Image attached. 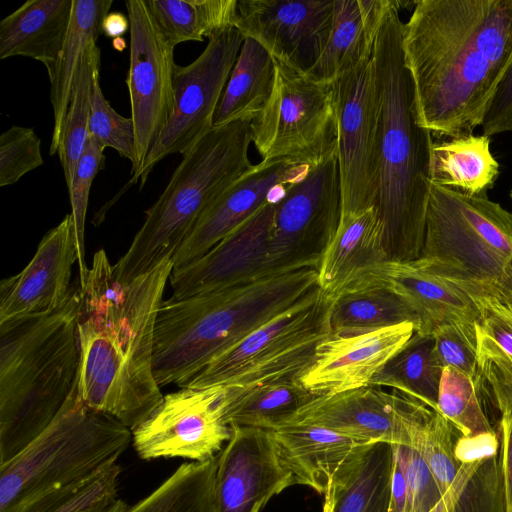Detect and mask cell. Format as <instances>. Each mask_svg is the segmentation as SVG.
Masks as SVG:
<instances>
[{"label":"cell","instance_id":"cell-44","mask_svg":"<svg viewBox=\"0 0 512 512\" xmlns=\"http://www.w3.org/2000/svg\"><path fill=\"white\" fill-rule=\"evenodd\" d=\"M43 164L41 140L33 128L12 126L0 136V186L15 184Z\"/></svg>","mask_w":512,"mask_h":512},{"label":"cell","instance_id":"cell-46","mask_svg":"<svg viewBox=\"0 0 512 512\" xmlns=\"http://www.w3.org/2000/svg\"><path fill=\"white\" fill-rule=\"evenodd\" d=\"M472 298L479 311L477 336L490 343L512 368V295Z\"/></svg>","mask_w":512,"mask_h":512},{"label":"cell","instance_id":"cell-37","mask_svg":"<svg viewBox=\"0 0 512 512\" xmlns=\"http://www.w3.org/2000/svg\"><path fill=\"white\" fill-rule=\"evenodd\" d=\"M453 426L439 412L433 411L419 430L414 449L428 465L442 499L457 507L469 481L482 464H461L455 457Z\"/></svg>","mask_w":512,"mask_h":512},{"label":"cell","instance_id":"cell-34","mask_svg":"<svg viewBox=\"0 0 512 512\" xmlns=\"http://www.w3.org/2000/svg\"><path fill=\"white\" fill-rule=\"evenodd\" d=\"M443 368L432 334L414 332L410 340L374 376L370 385L391 387L437 411Z\"/></svg>","mask_w":512,"mask_h":512},{"label":"cell","instance_id":"cell-50","mask_svg":"<svg viewBox=\"0 0 512 512\" xmlns=\"http://www.w3.org/2000/svg\"><path fill=\"white\" fill-rule=\"evenodd\" d=\"M127 508V503L118 497L104 512H125Z\"/></svg>","mask_w":512,"mask_h":512},{"label":"cell","instance_id":"cell-27","mask_svg":"<svg viewBox=\"0 0 512 512\" xmlns=\"http://www.w3.org/2000/svg\"><path fill=\"white\" fill-rule=\"evenodd\" d=\"M281 458L296 485L324 495L342 465L365 444L334 431L307 424H290L271 430Z\"/></svg>","mask_w":512,"mask_h":512},{"label":"cell","instance_id":"cell-23","mask_svg":"<svg viewBox=\"0 0 512 512\" xmlns=\"http://www.w3.org/2000/svg\"><path fill=\"white\" fill-rule=\"evenodd\" d=\"M358 277L386 287L398 295L415 314V332L418 333L431 334L445 323L477 321L479 317L474 299L465 290L429 271L419 259L385 261L368 268L355 278Z\"/></svg>","mask_w":512,"mask_h":512},{"label":"cell","instance_id":"cell-32","mask_svg":"<svg viewBox=\"0 0 512 512\" xmlns=\"http://www.w3.org/2000/svg\"><path fill=\"white\" fill-rule=\"evenodd\" d=\"M314 396L299 380L225 387V417L230 426L275 430Z\"/></svg>","mask_w":512,"mask_h":512},{"label":"cell","instance_id":"cell-14","mask_svg":"<svg viewBox=\"0 0 512 512\" xmlns=\"http://www.w3.org/2000/svg\"><path fill=\"white\" fill-rule=\"evenodd\" d=\"M225 387H183L161 403L132 431V444L144 460L216 457L231 437L225 417Z\"/></svg>","mask_w":512,"mask_h":512},{"label":"cell","instance_id":"cell-48","mask_svg":"<svg viewBox=\"0 0 512 512\" xmlns=\"http://www.w3.org/2000/svg\"><path fill=\"white\" fill-rule=\"evenodd\" d=\"M499 448L495 432L479 434L473 437L461 436L454 445V454L461 464H483L493 458Z\"/></svg>","mask_w":512,"mask_h":512},{"label":"cell","instance_id":"cell-38","mask_svg":"<svg viewBox=\"0 0 512 512\" xmlns=\"http://www.w3.org/2000/svg\"><path fill=\"white\" fill-rule=\"evenodd\" d=\"M99 70L100 49L94 42L87 48L77 69L57 153L68 189L89 138L92 86Z\"/></svg>","mask_w":512,"mask_h":512},{"label":"cell","instance_id":"cell-49","mask_svg":"<svg viewBox=\"0 0 512 512\" xmlns=\"http://www.w3.org/2000/svg\"><path fill=\"white\" fill-rule=\"evenodd\" d=\"M130 29L129 18L120 12H109L102 26V33L111 38H119Z\"/></svg>","mask_w":512,"mask_h":512},{"label":"cell","instance_id":"cell-11","mask_svg":"<svg viewBox=\"0 0 512 512\" xmlns=\"http://www.w3.org/2000/svg\"><path fill=\"white\" fill-rule=\"evenodd\" d=\"M338 119L342 216L375 207L381 174V109L375 68L364 60L332 82Z\"/></svg>","mask_w":512,"mask_h":512},{"label":"cell","instance_id":"cell-29","mask_svg":"<svg viewBox=\"0 0 512 512\" xmlns=\"http://www.w3.org/2000/svg\"><path fill=\"white\" fill-rule=\"evenodd\" d=\"M112 0H74L69 31L60 56L48 74L54 125L50 155L58 153L74 78L87 48L97 42Z\"/></svg>","mask_w":512,"mask_h":512},{"label":"cell","instance_id":"cell-5","mask_svg":"<svg viewBox=\"0 0 512 512\" xmlns=\"http://www.w3.org/2000/svg\"><path fill=\"white\" fill-rule=\"evenodd\" d=\"M79 279L55 311L0 323V464L58 415L77 379Z\"/></svg>","mask_w":512,"mask_h":512},{"label":"cell","instance_id":"cell-47","mask_svg":"<svg viewBox=\"0 0 512 512\" xmlns=\"http://www.w3.org/2000/svg\"><path fill=\"white\" fill-rule=\"evenodd\" d=\"M481 128L482 134L490 138L512 131V62L490 102Z\"/></svg>","mask_w":512,"mask_h":512},{"label":"cell","instance_id":"cell-36","mask_svg":"<svg viewBox=\"0 0 512 512\" xmlns=\"http://www.w3.org/2000/svg\"><path fill=\"white\" fill-rule=\"evenodd\" d=\"M217 456L186 462L148 496L125 512H216L214 479Z\"/></svg>","mask_w":512,"mask_h":512},{"label":"cell","instance_id":"cell-9","mask_svg":"<svg viewBox=\"0 0 512 512\" xmlns=\"http://www.w3.org/2000/svg\"><path fill=\"white\" fill-rule=\"evenodd\" d=\"M329 305L318 287L213 358L184 387H246L299 380L312 365L317 345L330 336Z\"/></svg>","mask_w":512,"mask_h":512},{"label":"cell","instance_id":"cell-35","mask_svg":"<svg viewBox=\"0 0 512 512\" xmlns=\"http://www.w3.org/2000/svg\"><path fill=\"white\" fill-rule=\"evenodd\" d=\"M376 33L368 29L359 0H334L328 41L320 58L306 74L317 81L332 83L344 72L371 59Z\"/></svg>","mask_w":512,"mask_h":512},{"label":"cell","instance_id":"cell-20","mask_svg":"<svg viewBox=\"0 0 512 512\" xmlns=\"http://www.w3.org/2000/svg\"><path fill=\"white\" fill-rule=\"evenodd\" d=\"M310 168L288 160H262L253 165L202 213L174 254L173 270L199 259L266 203H272L276 186L301 179Z\"/></svg>","mask_w":512,"mask_h":512},{"label":"cell","instance_id":"cell-13","mask_svg":"<svg viewBox=\"0 0 512 512\" xmlns=\"http://www.w3.org/2000/svg\"><path fill=\"white\" fill-rule=\"evenodd\" d=\"M244 38L236 27L228 29L209 38L192 63L176 64L173 112L131 183L140 180L142 187L156 164L169 155L185 154L213 128L216 109Z\"/></svg>","mask_w":512,"mask_h":512},{"label":"cell","instance_id":"cell-22","mask_svg":"<svg viewBox=\"0 0 512 512\" xmlns=\"http://www.w3.org/2000/svg\"><path fill=\"white\" fill-rule=\"evenodd\" d=\"M414 332L415 325L404 322L354 336H328L317 345L314 361L299 382L315 396L369 386Z\"/></svg>","mask_w":512,"mask_h":512},{"label":"cell","instance_id":"cell-2","mask_svg":"<svg viewBox=\"0 0 512 512\" xmlns=\"http://www.w3.org/2000/svg\"><path fill=\"white\" fill-rule=\"evenodd\" d=\"M172 270V258H166L147 273L121 282L100 249L81 288L79 396L86 406L131 431L163 399L153 372L154 334Z\"/></svg>","mask_w":512,"mask_h":512},{"label":"cell","instance_id":"cell-33","mask_svg":"<svg viewBox=\"0 0 512 512\" xmlns=\"http://www.w3.org/2000/svg\"><path fill=\"white\" fill-rule=\"evenodd\" d=\"M164 38L174 47L234 28L238 0H146Z\"/></svg>","mask_w":512,"mask_h":512},{"label":"cell","instance_id":"cell-1","mask_svg":"<svg viewBox=\"0 0 512 512\" xmlns=\"http://www.w3.org/2000/svg\"><path fill=\"white\" fill-rule=\"evenodd\" d=\"M402 48L419 124L453 138L481 126L512 62V0H420Z\"/></svg>","mask_w":512,"mask_h":512},{"label":"cell","instance_id":"cell-6","mask_svg":"<svg viewBox=\"0 0 512 512\" xmlns=\"http://www.w3.org/2000/svg\"><path fill=\"white\" fill-rule=\"evenodd\" d=\"M250 126V120L215 126L183 154L130 247L114 264L118 280L128 282L173 258L207 207L252 168Z\"/></svg>","mask_w":512,"mask_h":512},{"label":"cell","instance_id":"cell-16","mask_svg":"<svg viewBox=\"0 0 512 512\" xmlns=\"http://www.w3.org/2000/svg\"><path fill=\"white\" fill-rule=\"evenodd\" d=\"M130 64L127 86L136 138L132 178L165 128L174 108V46L162 35L146 0H128Z\"/></svg>","mask_w":512,"mask_h":512},{"label":"cell","instance_id":"cell-28","mask_svg":"<svg viewBox=\"0 0 512 512\" xmlns=\"http://www.w3.org/2000/svg\"><path fill=\"white\" fill-rule=\"evenodd\" d=\"M328 298L330 336H354L404 322H412L416 330L410 307L388 288L364 278H355Z\"/></svg>","mask_w":512,"mask_h":512},{"label":"cell","instance_id":"cell-10","mask_svg":"<svg viewBox=\"0 0 512 512\" xmlns=\"http://www.w3.org/2000/svg\"><path fill=\"white\" fill-rule=\"evenodd\" d=\"M274 63L272 93L261 113L251 121L252 142L263 160L313 166L337 151L333 85L276 59Z\"/></svg>","mask_w":512,"mask_h":512},{"label":"cell","instance_id":"cell-19","mask_svg":"<svg viewBox=\"0 0 512 512\" xmlns=\"http://www.w3.org/2000/svg\"><path fill=\"white\" fill-rule=\"evenodd\" d=\"M274 208L273 203H266L199 259L172 270L169 300H181L281 272L273 269L270 262Z\"/></svg>","mask_w":512,"mask_h":512},{"label":"cell","instance_id":"cell-41","mask_svg":"<svg viewBox=\"0 0 512 512\" xmlns=\"http://www.w3.org/2000/svg\"><path fill=\"white\" fill-rule=\"evenodd\" d=\"M104 148L89 136L84 152L78 162L73 181L69 190L71 215L74 221L77 263L80 287L87 281L88 266L85 258V221L88 208L90 188L99 170L104 167Z\"/></svg>","mask_w":512,"mask_h":512},{"label":"cell","instance_id":"cell-51","mask_svg":"<svg viewBox=\"0 0 512 512\" xmlns=\"http://www.w3.org/2000/svg\"><path fill=\"white\" fill-rule=\"evenodd\" d=\"M455 508L448 505L444 499H441L440 502L429 512H455Z\"/></svg>","mask_w":512,"mask_h":512},{"label":"cell","instance_id":"cell-21","mask_svg":"<svg viewBox=\"0 0 512 512\" xmlns=\"http://www.w3.org/2000/svg\"><path fill=\"white\" fill-rule=\"evenodd\" d=\"M77 260L74 221L67 214L44 235L28 265L1 281L0 323L57 310L71 291Z\"/></svg>","mask_w":512,"mask_h":512},{"label":"cell","instance_id":"cell-43","mask_svg":"<svg viewBox=\"0 0 512 512\" xmlns=\"http://www.w3.org/2000/svg\"><path fill=\"white\" fill-rule=\"evenodd\" d=\"M431 334L435 355L443 369L453 367L472 378L480 375L476 321L445 323L435 328Z\"/></svg>","mask_w":512,"mask_h":512},{"label":"cell","instance_id":"cell-40","mask_svg":"<svg viewBox=\"0 0 512 512\" xmlns=\"http://www.w3.org/2000/svg\"><path fill=\"white\" fill-rule=\"evenodd\" d=\"M117 463L78 484L46 494L19 512H104L118 498Z\"/></svg>","mask_w":512,"mask_h":512},{"label":"cell","instance_id":"cell-31","mask_svg":"<svg viewBox=\"0 0 512 512\" xmlns=\"http://www.w3.org/2000/svg\"><path fill=\"white\" fill-rule=\"evenodd\" d=\"M275 63L256 40L245 37L213 118V127L256 118L273 90Z\"/></svg>","mask_w":512,"mask_h":512},{"label":"cell","instance_id":"cell-4","mask_svg":"<svg viewBox=\"0 0 512 512\" xmlns=\"http://www.w3.org/2000/svg\"><path fill=\"white\" fill-rule=\"evenodd\" d=\"M318 287V267H305L181 300H164L154 334L153 372L158 385L184 387L213 358Z\"/></svg>","mask_w":512,"mask_h":512},{"label":"cell","instance_id":"cell-17","mask_svg":"<svg viewBox=\"0 0 512 512\" xmlns=\"http://www.w3.org/2000/svg\"><path fill=\"white\" fill-rule=\"evenodd\" d=\"M334 0H238L236 28L274 59L308 72L328 41Z\"/></svg>","mask_w":512,"mask_h":512},{"label":"cell","instance_id":"cell-39","mask_svg":"<svg viewBox=\"0 0 512 512\" xmlns=\"http://www.w3.org/2000/svg\"><path fill=\"white\" fill-rule=\"evenodd\" d=\"M484 381L472 378L453 367H445L439 385L437 412L463 437L495 432L482 405Z\"/></svg>","mask_w":512,"mask_h":512},{"label":"cell","instance_id":"cell-15","mask_svg":"<svg viewBox=\"0 0 512 512\" xmlns=\"http://www.w3.org/2000/svg\"><path fill=\"white\" fill-rule=\"evenodd\" d=\"M433 411L399 391L388 393L369 385L314 396L283 426L314 425L360 444L387 443L413 448L419 430Z\"/></svg>","mask_w":512,"mask_h":512},{"label":"cell","instance_id":"cell-30","mask_svg":"<svg viewBox=\"0 0 512 512\" xmlns=\"http://www.w3.org/2000/svg\"><path fill=\"white\" fill-rule=\"evenodd\" d=\"M490 137L469 134L432 145V182L467 195L486 194L499 176Z\"/></svg>","mask_w":512,"mask_h":512},{"label":"cell","instance_id":"cell-42","mask_svg":"<svg viewBox=\"0 0 512 512\" xmlns=\"http://www.w3.org/2000/svg\"><path fill=\"white\" fill-rule=\"evenodd\" d=\"M89 136L104 149L113 148L133 165L136 160V138L133 120L117 113L104 97L99 74L93 81Z\"/></svg>","mask_w":512,"mask_h":512},{"label":"cell","instance_id":"cell-52","mask_svg":"<svg viewBox=\"0 0 512 512\" xmlns=\"http://www.w3.org/2000/svg\"><path fill=\"white\" fill-rule=\"evenodd\" d=\"M510 198L512 200V188H511V191H510Z\"/></svg>","mask_w":512,"mask_h":512},{"label":"cell","instance_id":"cell-8","mask_svg":"<svg viewBox=\"0 0 512 512\" xmlns=\"http://www.w3.org/2000/svg\"><path fill=\"white\" fill-rule=\"evenodd\" d=\"M419 261L471 297L512 295V213L432 182Z\"/></svg>","mask_w":512,"mask_h":512},{"label":"cell","instance_id":"cell-24","mask_svg":"<svg viewBox=\"0 0 512 512\" xmlns=\"http://www.w3.org/2000/svg\"><path fill=\"white\" fill-rule=\"evenodd\" d=\"M393 472L392 445H361L332 478L323 512H388Z\"/></svg>","mask_w":512,"mask_h":512},{"label":"cell","instance_id":"cell-18","mask_svg":"<svg viewBox=\"0 0 512 512\" xmlns=\"http://www.w3.org/2000/svg\"><path fill=\"white\" fill-rule=\"evenodd\" d=\"M295 478L280 456L271 430L231 426V437L217 455L216 512H260Z\"/></svg>","mask_w":512,"mask_h":512},{"label":"cell","instance_id":"cell-12","mask_svg":"<svg viewBox=\"0 0 512 512\" xmlns=\"http://www.w3.org/2000/svg\"><path fill=\"white\" fill-rule=\"evenodd\" d=\"M270 262L277 271L318 267L342 216L337 151L286 186L274 204Z\"/></svg>","mask_w":512,"mask_h":512},{"label":"cell","instance_id":"cell-25","mask_svg":"<svg viewBox=\"0 0 512 512\" xmlns=\"http://www.w3.org/2000/svg\"><path fill=\"white\" fill-rule=\"evenodd\" d=\"M74 0H28L0 22V59L24 56L49 73L64 46Z\"/></svg>","mask_w":512,"mask_h":512},{"label":"cell","instance_id":"cell-3","mask_svg":"<svg viewBox=\"0 0 512 512\" xmlns=\"http://www.w3.org/2000/svg\"><path fill=\"white\" fill-rule=\"evenodd\" d=\"M401 1L384 15L372 60L381 109V174L375 205L388 261L420 257L432 185L433 134L418 122L415 92L405 65Z\"/></svg>","mask_w":512,"mask_h":512},{"label":"cell","instance_id":"cell-7","mask_svg":"<svg viewBox=\"0 0 512 512\" xmlns=\"http://www.w3.org/2000/svg\"><path fill=\"white\" fill-rule=\"evenodd\" d=\"M132 431L86 406L77 382L49 426L0 464V512H19L34 500L85 481L117 464Z\"/></svg>","mask_w":512,"mask_h":512},{"label":"cell","instance_id":"cell-26","mask_svg":"<svg viewBox=\"0 0 512 512\" xmlns=\"http://www.w3.org/2000/svg\"><path fill=\"white\" fill-rule=\"evenodd\" d=\"M385 261L383 226L376 208L341 216L321 257L318 285L331 297L360 273Z\"/></svg>","mask_w":512,"mask_h":512},{"label":"cell","instance_id":"cell-45","mask_svg":"<svg viewBox=\"0 0 512 512\" xmlns=\"http://www.w3.org/2000/svg\"><path fill=\"white\" fill-rule=\"evenodd\" d=\"M392 446L405 481L410 512L431 511L442 497L428 465L414 448Z\"/></svg>","mask_w":512,"mask_h":512}]
</instances>
